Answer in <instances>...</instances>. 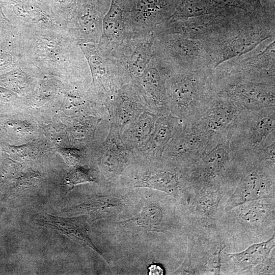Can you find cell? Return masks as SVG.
Returning a JSON list of instances; mask_svg holds the SVG:
<instances>
[{
  "label": "cell",
  "instance_id": "1",
  "mask_svg": "<svg viewBox=\"0 0 275 275\" xmlns=\"http://www.w3.org/2000/svg\"><path fill=\"white\" fill-rule=\"evenodd\" d=\"M228 138L235 162L274 161L275 106L243 110L229 129Z\"/></svg>",
  "mask_w": 275,
  "mask_h": 275
},
{
  "label": "cell",
  "instance_id": "2",
  "mask_svg": "<svg viewBox=\"0 0 275 275\" xmlns=\"http://www.w3.org/2000/svg\"><path fill=\"white\" fill-rule=\"evenodd\" d=\"M164 87L170 113L183 122L199 120L216 95L206 69L166 73Z\"/></svg>",
  "mask_w": 275,
  "mask_h": 275
},
{
  "label": "cell",
  "instance_id": "3",
  "mask_svg": "<svg viewBox=\"0 0 275 275\" xmlns=\"http://www.w3.org/2000/svg\"><path fill=\"white\" fill-rule=\"evenodd\" d=\"M218 143L198 121H182L166 146L161 160L182 173Z\"/></svg>",
  "mask_w": 275,
  "mask_h": 275
},
{
  "label": "cell",
  "instance_id": "4",
  "mask_svg": "<svg viewBox=\"0 0 275 275\" xmlns=\"http://www.w3.org/2000/svg\"><path fill=\"white\" fill-rule=\"evenodd\" d=\"M216 95L229 98L246 109L275 106L274 81L226 76L212 79Z\"/></svg>",
  "mask_w": 275,
  "mask_h": 275
},
{
  "label": "cell",
  "instance_id": "5",
  "mask_svg": "<svg viewBox=\"0 0 275 275\" xmlns=\"http://www.w3.org/2000/svg\"><path fill=\"white\" fill-rule=\"evenodd\" d=\"M109 122V129L104 141L96 151L101 172L108 181H114L134 161V155L122 141L119 129Z\"/></svg>",
  "mask_w": 275,
  "mask_h": 275
},
{
  "label": "cell",
  "instance_id": "6",
  "mask_svg": "<svg viewBox=\"0 0 275 275\" xmlns=\"http://www.w3.org/2000/svg\"><path fill=\"white\" fill-rule=\"evenodd\" d=\"M136 167L130 176L133 185L136 187H147L172 193L180 185L178 171L159 162L135 160Z\"/></svg>",
  "mask_w": 275,
  "mask_h": 275
},
{
  "label": "cell",
  "instance_id": "7",
  "mask_svg": "<svg viewBox=\"0 0 275 275\" xmlns=\"http://www.w3.org/2000/svg\"><path fill=\"white\" fill-rule=\"evenodd\" d=\"M244 109L233 100L216 95L198 122L214 139L222 141L229 139V129L236 117Z\"/></svg>",
  "mask_w": 275,
  "mask_h": 275
},
{
  "label": "cell",
  "instance_id": "8",
  "mask_svg": "<svg viewBox=\"0 0 275 275\" xmlns=\"http://www.w3.org/2000/svg\"><path fill=\"white\" fill-rule=\"evenodd\" d=\"M106 109L109 117L108 121L113 123L120 131L148 109L143 95L133 83L122 86Z\"/></svg>",
  "mask_w": 275,
  "mask_h": 275
},
{
  "label": "cell",
  "instance_id": "9",
  "mask_svg": "<svg viewBox=\"0 0 275 275\" xmlns=\"http://www.w3.org/2000/svg\"><path fill=\"white\" fill-rule=\"evenodd\" d=\"M182 122V120L171 113L158 116L147 140L133 153L135 160L161 161L166 146Z\"/></svg>",
  "mask_w": 275,
  "mask_h": 275
},
{
  "label": "cell",
  "instance_id": "10",
  "mask_svg": "<svg viewBox=\"0 0 275 275\" xmlns=\"http://www.w3.org/2000/svg\"><path fill=\"white\" fill-rule=\"evenodd\" d=\"M264 29L246 25L240 28L233 35L223 36L218 45L216 67L226 60L244 54L254 48L270 36Z\"/></svg>",
  "mask_w": 275,
  "mask_h": 275
},
{
  "label": "cell",
  "instance_id": "11",
  "mask_svg": "<svg viewBox=\"0 0 275 275\" xmlns=\"http://www.w3.org/2000/svg\"><path fill=\"white\" fill-rule=\"evenodd\" d=\"M165 73L151 68L134 84L143 95L148 110L161 116L170 113L164 87Z\"/></svg>",
  "mask_w": 275,
  "mask_h": 275
},
{
  "label": "cell",
  "instance_id": "12",
  "mask_svg": "<svg viewBox=\"0 0 275 275\" xmlns=\"http://www.w3.org/2000/svg\"><path fill=\"white\" fill-rule=\"evenodd\" d=\"M39 222L42 225L53 229L77 243L90 248L104 258L89 237L85 216L62 217L47 214Z\"/></svg>",
  "mask_w": 275,
  "mask_h": 275
},
{
  "label": "cell",
  "instance_id": "13",
  "mask_svg": "<svg viewBox=\"0 0 275 275\" xmlns=\"http://www.w3.org/2000/svg\"><path fill=\"white\" fill-rule=\"evenodd\" d=\"M158 116L146 109L120 131L122 141L133 153L147 140Z\"/></svg>",
  "mask_w": 275,
  "mask_h": 275
},
{
  "label": "cell",
  "instance_id": "14",
  "mask_svg": "<svg viewBox=\"0 0 275 275\" xmlns=\"http://www.w3.org/2000/svg\"><path fill=\"white\" fill-rule=\"evenodd\" d=\"M120 199L113 196H96L88 198L84 202L73 208L70 212L89 216L92 221L108 217L120 211Z\"/></svg>",
  "mask_w": 275,
  "mask_h": 275
},
{
  "label": "cell",
  "instance_id": "15",
  "mask_svg": "<svg viewBox=\"0 0 275 275\" xmlns=\"http://www.w3.org/2000/svg\"><path fill=\"white\" fill-rule=\"evenodd\" d=\"M273 245L274 239L272 238L267 242L254 244L242 253L231 255L230 258L244 267L252 266L267 256Z\"/></svg>",
  "mask_w": 275,
  "mask_h": 275
},
{
  "label": "cell",
  "instance_id": "16",
  "mask_svg": "<svg viewBox=\"0 0 275 275\" xmlns=\"http://www.w3.org/2000/svg\"><path fill=\"white\" fill-rule=\"evenodd\" d=\"M162 217L161 208L155 205L149 204L144 206L138 214L123 222H133L142 227H155L160 224Z\"/></svg>",
  "mask_w": 275,
  "mask_h": 275
},
{
  "label": "cell",
  "instance_id": "17",
  "mask_svg": "<svg viewBox=\"0 0 275 275\" xmlns=\"http://www.w3.org/2000/svg\"><path fill=\"white\" fill-rule=\"evenodd\" d=\"M122 10L114 2L104 20V30L106 35L112 36L116 35L120 28L122 18Z\"/></svg>",
  "mask_w": 275,
  "mask_h": 275
},
{
  "label": "cell",
  "instance_id": "18",
  "mask_svg": "<svg viewBox=\"0 0 275 275\" xmlns=\"http://www.w3.org/2000/svg\"><path fill=\"white\" fill-rule=\"evenodd\" d=\"M95 180L91 169L79 166L74 167L68 174L66 178L67 184L71 187L70 189L77 184L92 182Z\"/></svg>",
  "mask_w": 275,
  "mask_h": 275
},
{
  "label": "cell",
  "instance_id": "19",
  "mask_svg": "<svg viewBox=\"0 0 275 275\" xmlns=\"http://www.w3.org/2000/svg\"><path fill=\"white\" fill-rule=\"evenodd\" d=\"M166 5L163 0H139L138 8L146 15L161 10Z\"/></svg>",
  "mask_w": 275,
  "mask_h": 275
},
{
  "label": "cell",
  "instance_id": "20",
  "mask_svg": "<svg viewBox=\"0 0 275 275\" xmlns=\"http://www.w3.org/2000/svg\"><path fill=\"white\" fill-rule=\"evenodd\" d=\"M62 153L67 162L74 167L77 166L82 157V153L79 149H64L62 151Z\"/></svg>",
  "mask_w": 275,
  "mask_h": 275
},
{
  "label": "cell",
  "instance_id": "21",
  "mask_svg": "<svg viewBox=\"0 0 275 275\" xmlns=\"http://www.w3.org/2000/svg\"><path fill=\"white\" fill-rule=\"evenodd\" d=\"M256 15L265 14V11L262 5L260 0H244Z\"/></svg>",
  "mask_w": 275,
  "mask_h": 275
},
{
  "label": "cell",
  "instance_id": "22",
  "mask_svg": "<svg viewBox=\"0 0 275 275\" xmlns=\"http://www.w3.org/2000/svg\"><path fill=\"white\" fill-rule=\"evenodd\" d=\"M148 274L151 275H161L164 273L162 266L158 264L153 263L150 264L147 268Z\"/></svg>",
  "mask_w": 275,
  "mask_h": 275
}]
</instances>
